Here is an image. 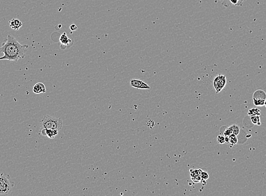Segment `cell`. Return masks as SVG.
<instances>
[{
    "label": "cell",
    "instance_id": "cell-16",
    "mask_svg": "<svg viewBox=\"0 0 266 196\" xmlns=\"http://www.w3.org/2000/svg\"><path fill=\"white\" fill-rule=\"evenodd\" d=\"M201 178H202V180L201 181H204L206 182L207 180L209 179V175L208 174L207 172L206 171H203L201 172Z\"/></svg>",
    "mask_w": 266,
    "mask_h": 196
},
{
    "label": "cell",
    "instance_id": "cell-12",
    "mask_svg": "<svg viewBox=\"0 0 266 196\" xmlns=\"http://www.w3.org/2000/svg\"><path fill=\"white\" fill-rule=\"evenodd\" d=\"M229 143L231 144V145H235L238 143V138L236 135L232 133L229 136Z\"/></svg>",
    "mask_w": 266,
    "mask_h": 196
},
{
    "label": "cell",
    "instance_id": "cell-10",
    "mask_svg": "<svg viewBox=\"0 0 266 196\" xmlns=\"http://www.w3.org/2000/svg\"><path fill=\"white\" fill-rule=\"evenodd\" d=\"M33 92L35 94L44 93L46 92L45 85L43 82H38L33 87Z\"/></svg>",
    "mask_w": 266,
    "mask_h": 196
},
{
    "label": "cell",
    "instance_id": "cell-17",
    "mask_svg": "<svg viewBox=\"0 0 266 196\" xmlns=\"http://www.w3.org/2000/svg\"><path fill=\"white\" fill-rule=\"evenodd\" d=\"M191 179L193 182L196 183L201 182L202 180L201 176H200V175H196V176H192V177H191Z\"/></svg>",
    "mask_w": 266,
    "mask_h": 196
},
{
    "label": "cell",
    "instance_id": "cell-21",
    "mask_svg": "<svg viewBox=\"0 0 266 196\" xmlns=\"http://www.w3.org/2000/svg\"><path fill=\"white\" fill-rule=\"evenodd\" d=\"M229 2L231 4H233L235 6H238L239 1L238 0H229Z\"/></svg>",
    "mask_w": 266,
    "mask_h": 196
},
{
    "label": "cell",
    "instance_id": "cell-19",
    "mask_svg": "<svg viewBox=\"0 0 266 196\" xmlns=\"http://www.w3.org/2000/svg\"><path fill=\"white\" fill-rule=\"evenodd\" d=\"M215 1L216 3L217 1V0H215ZM222 4L223 5H224L225 7H228L229 6H230V2H229V0H223V2H222Z\"/></svg>",
    "mask_w": 266,
    "mask_h": 196
},
{
    "label": "cell",
    "instance_id": "cell-11",
    "mask_svg": "<svg viewBox=\"0 0 266 196\" xmlns=\"http://www.w3.org/2000/svg\"><path fill=\"white\" fill-rule=\"evenodd\" d=\"M260 114H261V111H260V109L258 108H251L249 109V111H248V115L250 117L255 116V115L259 116Z\"/></svg>",
    "mask_w": 266,
    "mask_h": 196
},
{
    "label": "cell",
    "instance_id": "cell-22",
    "mask_svg": "<svg viewBox=\"0 0 266 196\" xmlns=\"http://www.w3.org/2000/svg\"><path fill=\"white\" fill-rule=\"evenodd\" d=\"M225 144H229V137L227 136H225Z\"/></svg>",
    "mask_w": 266,
    "mask_h": 196
},
{
    "label": "cell",
    "instance_id": "cell-24",
    "mask_svg": "<svg viewBox=\"0 0 266 196\" xmlns=\"http://www.w3.org/2000/svg\"><path fill=\"white\" fill-rule=\"evenodd\" d=\"M265 106H266V101H265Z\"/></svg>",
    "mask_w": 266,
    "mask_h": 196
},
{
    "label": "cell",
    "instance_id": "cell-3",
    "mask_svg": "<svg viewBox=\"0 0 266 196\" xmlns=\"http://www.w3.org/2000/svg\"><path fill=\"white\" fill-rule=\"evenodd\" d=\"M10 176L5 173H0V195H7L14 186L10 181Z\"/></svg>",
    "mask_w": 266,
    "mask_h": 196
},
{
    "label": "cell",
    "instance_id": "cell-18",
    "mask_svg": "<svg viewBox=\"0 0 266 196\" xmlns=\"http://www.w3.org/2000/svg\"><path fill=\"white\" fill-rule=\"evenodd\" d=\"M217 141L219 144H225V136L219 135L217 137Z\"/></svg>",
    "mask_w": 266,
    "mask_h": 196
},
{
    "label": "cell",
    "instance_id": "cell-23",
    "mask_svg": "<svg viewBox=\"0 0 266 196\" xmlns=\"http://www.w3.org/2000/svg\"><path fill=\"white\" fill-rule=\"evenodd\" d=\"M239 1V2H238V6H241L242 5V3H243V0H238Z\"/></svg>",
    "mask_w": 266,
    "mask_h": 196
},
{
    "label": "cell",
    "instance_id": "cell-25",
    "mask_svg": "<svg viewBox=\"0 0 266 196\" xmlns=\"http://www.w3.org/2000/svg\"><path fill=\"white\" fill-rule=\"evenodd\" d=\"M243 1H244V0H243Z\"/></svg>",
    "mask_w": 266,
    "mask_h": 196
},
{
    "label": "cell",
    "instance_id": "cell-7",
    "mask_svg": "<svg viewBox=\"0 0 266 196\" xmlns=\"http://www.w3.org/2000/svg\"><path fill=\"white\" fill-rule=\"evenodd\" d=\"M59 40L61 43V48L63 49H66V47L70 46L73 44V40L67 36L66 32H63L60 36Z\"/></svg>",
    "mask_w": 266,
    "mask_h": 196
},
{
    "label": "cell",
    "instance_id": "cell-15",
    "mask_svg": "<svg viewBox=\"0 0 266 196\" xmlns=\"http://www.w3.org/2000/svg\"><path fill=\"white\" fill-rule=\"evenodd\" d=\"M232 133H233L232 128V127L230 126L229 127H226V128L225 129V130L224 131L223 134H224V136H229Z\"/></svg>",
    "mask_w": 266,
    "mask_h": 196
},
{
    "label": "cell",
    "instance_id": "cell-14",
    "mask_svg": "<svg viewBox=\"0 0 266 196\" xmlns=\"http://www.w3.org/2000/svg\"><path fill=\"white\" fill-rule=\"evenodd\" d=\"M231 127H232V128L233 133L235 135H236V136L238 135V134L240 133V127L238 126V125H237V124H233V125L231 126Z\"/></svg>",
    "mask_w": 266,
    "mask_h": 196
},
{
    "label": "cell",
    "instance_id": "cell-4",
    "mask_svg": "<svg viewBox=\"0 0 266 196\" xmlns=\"http://www.w3.org/2000/svg\"><path fill=\"white\" fill-rule=\"evenodd\" d=\"M253 100L254 104L255 106H262L265 105L266 100V92L262 89L255 90L253 95Z\"/></svg>",
    "mask_w": 266,
    "mask_h": 196
},
{
    "label": "cell",
    "instance_id": "cell-20",
    "mask_svg": "<svg viewBox=\"0 0 266 196\" xmlns=\"http://www.w3.org/2000/svg\"><path fill=\"white\" fill-rule=\"evenodd\" d=\"M70 29L71 31H76V30L78 29V27H77L76 25H75V24H72V25H71L70 26Z\"/></svg>",
    "mask_w": 266,
    "mask_h": 196
},
{
    "label": "cell",
    "instance_id": "cell-1",
    "mask_svg": "<svg viewBox=\"0 0 266 196\" xmlns=\"http://www.w3.org/2000/svg\"><path fill=\"white\" fill-rule=\"evenodd\" d=\"M28 47L29 46L27 45L21 44L13 36L8 35L0 47V52L4 53V55L0 57V61L7 60L17 62L23 59Z\"/></svg>",
    "mask_w": 266,
    "mask_h": 196
},
{
    "label": "cell",
    "instance_id": "cell-5",
    "mask_svg": "<svg viewBox=\"0 0 266 196\" xmlns=\"http://www.w3.org/2000/svg\"><path fill=\"white\" fill-rule=\"evenodd\" d=\"M227 84L226 76L223 75H219L215 77L214 80V87L215 89L216 93H220L225 88Z\"/></svg>",
    "mask_w": 266,
    "mask_h": 196
},
{
    "label": "cell",
    "instance_id": "cell-9",
    "mask_svg": "<svg viewBox=\"0 0 266 196\" xmlns=\"http://www.w3.org/2000/svg\"><path fill=\"white\" fill-rule=\"evenodd\" d=\"M9 23L10 27L12 29H13L14 30H15V31L19 30L23 25V23L21 22V20H20L19 19H16V18L11 19L9 22Z\"/></svg>",
    "mask_w": 266,
    "mask_h": 196
},
{
    "label": "cell",
    "instance_id": "cell-2",
    "mask_svg": "<svg viewBox=\"0 0 266 196\" xmlns=\"http://www.w3.org/2000/svg\"><path fill=\"white\" fill-rule=\"evenodd\" d=\"M40 129H56L60 131L63 127V120L60 118L53 117L48 115H45L40 123Z\"/></svg>",
    "mask_w": 266,
    "mask_h": 196
},
{
    "label": "cell",
    "instance_id": "cell-6",
    "mask_svg": "<svg viewBox=\"0 0 266 196\" xmlns=\"http://www.w3.org/2000/svg\"><path fill=\"white\" fill-rule=\"evenodd\" d=\"M131 87L136 89H150L151 87L146 82L138 79H132L130 81Z\"/></svg>",
    "mask_w": 266,
    "mask_h": 196
},
{
    "label": "cell",
    "instance_id": "cell-8",
    "mask_svg": "<svg viewBox=\"0 0 266 196\" xmlns=\"http://www.w3.org/2000/svg\"><path fill=\"white\" fill-rule=\"evenodd\" d=\"M59 132V131L56 129H40V133L44 136H47L49 139L55 138Z\"/></svg>",
    "mask_w": 266,
    "mask_h": 196
},
{
    "label": "cell",
    "instance_id": "cell-13",
    "mask_svg": "<svg viewBox=\"0 0 266 196\" xmlns=\"http://www.w3.org/2000/svg\"><path fill=\"white\" fill-rule=\"evenodd\" d=\"M250 118H251V121L254 124H255V125L257 124L258 126H260L261 124L259 115H255V116H251Z\"/></svg>",
    "mask_w": 266,
    "mask_h": 196
}]
</instances>
